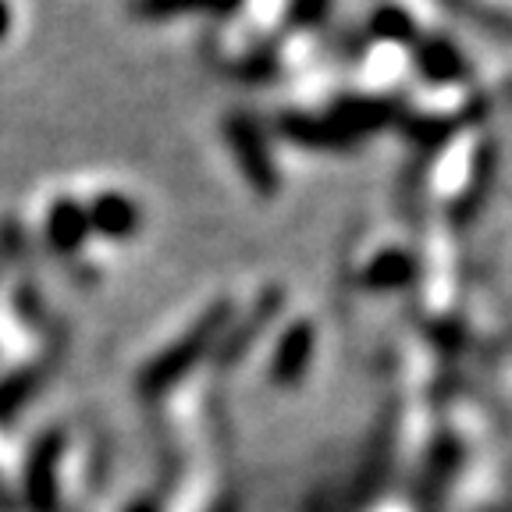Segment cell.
I'll list each match as a JSON object with an SVG mask.
<instances>
[{"label":"cell","instance_id":"6da1fadb","mask_svg":"<svg viewBox=\"0 0 512 512\" xmlns=\"http://www.w3.org/2000/svg\"><path fill=\"white\" fill-rule=\"evenodd\" d=\"M224 139H228V150L235 157V168L246 178V185L256 196H274L281 189L278 164H274L271 143H267L264 128L256 125L249 114L235 111L224 118Z\"/></svg>","mask_w":512,"mask_h":512},{"label":"cell","instance_id":"7a4b0ae2","mask_svg":"<svg viewBox=\"0 0 512 512\" xmlns=\"http://www.w3.org/2000/svg\"><path fill=\"white\" fill-rule=\"evenodd\" d=\"M324 114L335 121L338 132H342L352 146L360 143L363 136H374V132H381V128L399 121V107H395L392 100H384V96H360V93L338 96Z\"/></svg>","mask_w":512,"mask_h":512},{"label":"cell","instance_id":"3957f363","mask_svg":"<svg viewBox=\"0 0 512 512\" xmlns=\"http://www.w3.org/2000/svg\"><path fill=\"white\" fill-rule=\"evenodd\" d=\"M413 68L427 86H456L470 75V61H466L463 47L448 36H416Z\"/></svg>","mask_w":512,"mask_h":512},{"label":"cell","instance_id":"277c9868","mask_svg":"<svg viewBox=\"0 0 512 512\" xmlns=\"http://www.w3.org/2000/svg\"><path fill=\"white\" fill-rule=\"evenodd\" d=\"M89 235H100L107 242H125L139 232V207L128 200L125 192H100L86 207Z\"/></svg>","mask_w":512,"mask_h":512},{"label":"cell","instance_id":"5b68a950","mask_svg":"<svg viewBox=\"0 0 512 512\" xmlns=\"http://www.w3.org/2000/svg\"><path fill=\"white\" fill-rule=\"evenodd\" d=\"M281 136L292 139L303 150H320V153H342L352 150L349 139L338 132V125L328 114H310V111H288L281 114Z\"/></svg>","mask_w":512,"mask_h":512},{"label":"cell","instance_id":"8992f818","mask_svg":"<svg viewBox=\"0 0 512 512\" xmlns=\"http://www.w3.org/2000/svg\"><path fill=\"white\" fill-rule=\"evenodd\" d=\"M43 232H47V242L54 253L61 256H72L82 249V242L89 239V217H86V203L72 200V196H61V200L50 203L47 210V224H43Z\"/></svg>","mask_w":512,"mask_h":512},{"label":"cell","instance_id":"52a82bcc","mask_svg":"<svg viewBox=\"0 0 512 512\" xmlns=\"http://www.w3.org/2000/svg\"><path fill=\"white\" fill-rule=\"evenodd\" d=\"M313 342H317V331H313L306 320L292 324V328L285 331V338L278 342V352H274V363H271L274 381H281V384L299 381V377L306 374V367H310Z\"/></svg>","mask_w":512,"mask_h":512},{"label":"cell","instance_id":"ba28073f","mask_svg":"<svg viewBox=\"0 0 512 512\" xmlns=\"http://www.w3.org/2000/svg\"><path fill=\"white\" fill-rule=\"evenodd\" d=\"M242 0H132V15L146 22H164V18L182 15H235Z\"/></svg>","mask_w":512,"mask_h":512},{"label":"cell","instance_id":"9c48e42d","mask_svg":"<svg viewBox=\"0 0 512 512\" xmlns=\"http://www.w3.org/2000/svg\"><path fill=\"white\" fill-rule=\"evenodd\" d=\"M416 278V260L406 249H381L363 271V285L374 292H399V288L413 285Z\"/></svg>","mask_w":512,"mask_h":512},{"label":"cell","instance_id":"30bf717a","mask_svg":"<svg viewBox=\"0 0 512 512\" xmlns=\"http://www.w3.org/2000/svg\"><path fill=\"white\" fill-rule=\"evenodd\" d=\"M495 164H498L495 139H484V146H480L477 157H473L470 185H466L463 196L456 200V210H452V214H456V217H473V214H477V207L484 203V196H488V189H491V178H495Z\"/></svg>","mask_w":512,"mask_h":512},{"label":"cell","instance_id":"8fae6325","mask_svg":"<svg viewBox=\"0 0 512 512\" xmlns=\"http://www.w3.org/2000/svg\"><path fill=\"white\" fill-rule=\"evenodd\" d=\"M370 36L381 43H399V47H413L416 36H420V25L399 4H381V8L370 15Z\"/></svg>","mask_w":512,"mask_h":512},{"label":"cell","instance_id":"7c38bea8","mask_svg":"<svg viewBox=\"0 0 512 512\" xmlns=\"http://www.w3.org/2000/svg\"><path fill=\"white\" fill-rule=\"evenodd\" d=\"M438 4L448 11V15H456V18H463V22L477 25V29L491 32L495 40H505V36H509V18H505V11L488 8L484 0H438Z\"/></svg>","mask_w":512,"mask_h":512},{"label":"cell","instance_id":"4fadbf2b","mask_svg":"<svg viewBox=\"0 0 512 512\" xmlns=\"http://www.w3.org/2000/svg\"><path fill=\"white\" fill-rule=\"evenodd\" d=\"M459 125H463V118H409L406 121V136H409V143H413L416 150L434 153V150H441V146L448 143V136H452V132H459Z\"/></svg>","mask_w":512,"mask_h":512},{"label":"cell","instance_id":"5bb4252c","mask_svg":"<svg viewBox=\"0 0 512 512\" xmlns=\"http://www.w3.org/2000/svg\"><path fill=\"white\" fill-rule=\"evenodd\" d=\"M331 0H288V18L292 25H317L328 15Z\"/></svg>","mask_w":512,"mask_h":512},{"label":"cell","instance_id":"9a60e30c","mask_svg":"<svg viewBox=\"0 0 512 512\" xmlns=\"http://www.w3.org/2000/svg\"><path fill=\"white\" fill-rule=\"evenodd\" d=\"M8 32H11V4L0 0V43L8 40Z\"/></svg>","mask_w":512,"mask_h":512},{"label":"cell","instance_id":"2e32d148","mask_svg":"<svg viewBox=\"0 0 512 512\" xmlns=\"http://www.w3.org/2000/svg\"><path fill=\"white\" fill-rule=\"evenodd\" d=\"M128 512H157V505H132Z\"/></svg>","mask_w":512,"mask_h":512}]
</instances>
